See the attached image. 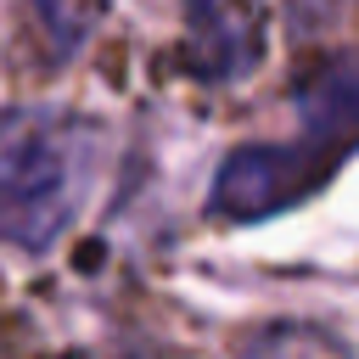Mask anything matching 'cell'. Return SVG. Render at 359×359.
<instances>
[{
	"mask_svg": "<svg viewBox=\"0 0 359 359\" xmlns=\"http://www.w3.org/2000/svg\"><path fill=\"white\" fill-rule=\"evenodd\" d=\"M269 45L264 0H185V67L208 84L247 79Z\"/></svg>",
	"mask_w": 359,
	"mask_h": 359,
	"instance_id": "3",
	"label": "cell"
},
{
	"mask_svg": "<svg viewBox=\"0 0 359 359\" xmlns=\"http://www.w3.org/2000/svg\"><path fill=\"white\" fill-rule=\"evenodd\" d=\"M247 359H353V353L320 325H275L247 348Z\"/></svg>",
	"mask_w": 359,
	"mask_h": 359,
	"instance_id": "4",
	"label": "cell"
},
{
	"mask_svg": "<svg viewBox=\"0 0 359 359\" xmlns=\"http://www.w3.org/2000/svg\"><path fill=\"white\" fill-rule=\"evenodd\" d=\"M39 6H45V17L62 28V39H73V6H67V0H39Z\"/></svg>",
	"mask_w": 359,
	"mask_h": 359,
	"instance_id": "5",
	"label": "cell"
},
{
	"mask_svg": "<svg viewBox=\"0 0 359 359\" xmlns=\"http://www.w3.org/2000/svg\"><path fill=\"white\" fill-rule=\"evenodd\" d=\"M348 151H359V50L331 56L314 79H303L292 140L241 146L219 163L208 208L224 219H269L325 185Z\"/></svg>",
	"mask_w": 359,
	"mask_h": 359,
	"instance_id": "1",
	"label": "cell"
},
{
	"mask_svg": "<svg viewBox=\"0 0 359 359\" xmlns=\"http://www.w3.org/2000/svg\"><path fill=\"white\" fill-rule=\"evenodd\" d=\"M292 6H297V17H331L342 0H292Z\"/></svg>",
	"mask_w": 359,
	"mask_h": 359,
	"instance_id": "6",
	"label": "cell"
},
{
	"mask_svg": "<svg viewBox=\"0 0 359 359\" xmlns=\"http://www.w3.org/2000/svg\"><path fill=\"white\" fill-rule=\"evenodd\" d=\"M95 135L56 107H22L0 123V236L50 247L84 208L95 174Z\"/></svg>",
	"mask_w": 359,
	"mask_h": 359,
	"instance_id": "2",
	"label": "cell"
}]
</instances>
